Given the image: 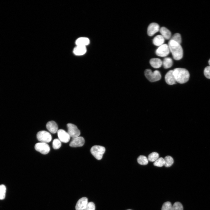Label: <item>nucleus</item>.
<instances>
[{
  "label": "nucleus",
  "instance_id": "obj_9",
  "mask_svg": "<svg viewBox=\"0 0 210 210\" xmlns=\"http://www.w3.org/2000/svg\"><path fill=\"white\" fill-rule=\"evenodd\" d=\"M85 143L84 138L82 137H78L73 138L70 144V146L76 148L83 146Z\"/></svg>",
  "mask_w": 210,
  "mask_h": 210
},
{
  "label": "nucleus",
  "instance_id": "obj_15",
  "mask_svg": "<svg viewBox=\"0 0 210 210\" xmlns=\"http://www.w3.org/2000/svg\"><path fill=\"white\" fill-rule=\"evenodd\" d=\"M87 52L86 46H76L74 48L73 52L76 56H82L85 54Z\"/></svg>",
  "mask_w": 210,
  "mask_h": 210
},
{
  "label": "nucleus",
  "instance_id": "obj_20",
  "mask_svg": "<svg viewBox=\"0 0 210 210\" xmlns=\"http://www.w3.org/2000/svg\"><path fill=\"white\" fill-rule=\"evenodd\" d=\"M162 65L165 69L170 68L173 65V61L170 58H165L162 61Z\"/></svg>",
  "mask_w": 210,
  "mask_h": 210
},
{
  "label": "nucleus",
  "instance_id": "obj_19",
  "mask_svg": "<svg viewBox=\"0 0 210 210\" xmlns=\"http://www.w3.org/2000/svg\"><path fill=\"white\" fill-rule=\"evenodd\" d=\"M90 43L89 39L86 38H80L77 39L76 41V46H86Z\"/></svg>",
  "mask_w": 210,
  "mask_h": 210
},
{
  "label": "nucleus",
  "instance_id": "obj_4",
  "mask_svg": "<svg viewBox=\"0 0 210 210\" xmlns=\"http://www.w3.org/2000/svg\"><path fill=\"white\" fill-rule=\"evenodd\" d=\"M105 151V148L99 145H95L91 149V152L92 155L98 160H101Z\"/></svg>",
  "mask_w": 210,
  "mask_h": 210
},
{
  "label": "nucleus",
  "instance_id": "obj_14",
  "mask_svg": "<svg viewBox=\"0 0 210 210\" xmlns=\"http://www.w3.org/2000/svg\"><path fill=\"white\" fill-rule=\"evenodd\" d=\"M46 127L48 131L53 134L58 132V126L56 123L54 121H51L47 123Z\"/></svg>",
  "mask_w": 210,
  "mask_h": 210
},
{
  "label": "nucleus",
  "instance_id": "obj_29",
  "mask_svg": "<svg viewBox=\"0 0 210 210\" xmlns=\"http://www.w3.org/2000/svg\"><path fill=\"white\" fill-rule=\"evenodd\" d=\"M172 205L169 202L165 203L162 206L161 210H172Z\"/></svg>",
  "mask_w": 210,
  "mask_h": 210
},
{
  "label": "nucleus",
  "instance_id": "obj_7",
  "mask_svg": "<svg viewBox=\"0 0 210 210\" xmlns=\"http://www.w3.org/2000/svg\"><path fill=\"white\" fill-rule=\"evenodd\" d=\"M35 149L37 151L43 154H46L49 153L50 149L47 143L40 142L37 143L35 145Z\"/></svg>",
  "mask_w": 210,
  "mask_h": 210
},
{
  "label": "nucleus",
  "instance_id": "obj_32",
  "mask_svg": "<svg viewBox=\"0 0 210 210\" xmlns=\"http://www.w3.org/2000/svg\"><path fill=\"white\" fill-rule=\"evenodd\" d=\"M208 63H209V66H210V59H209V60L208 61Z\"/></svg>",
  "mask_w": 210,
  "mask_h": 210
},
{
  "label": "nucleus",
  "instance_id": "obj_22",
  "mask_svg": "<svg viewBox=\"0 0 210 210\" xmlns=\"http://www.w3.org/2000/svg\"><path fill=\"white\" fill-rule=\"evenodd\" d=\"M165 166L168 168L171 166L174 163V160L170 156H167L164 158Z\"/></svg>",
  "mask_w": 210,
  "mask_h": 210
},
{
  "label": "nucleus",
  "instance_id": "obj_2",
  "mask_svg": "<svg viewBox=\"0 0 210 210\" xmlns=\"http://www.w3.org/2000/svg\"><path fill=\"white\" fill-rule=\"evenodd\" d=\"M173 73L176 82L180 84L187 83L190 77L189 71L186 69L178 68L173 70Z\"/></svg>",
  "mask_w": 210,
  "mask_h": 210
},
{
  "label": "nucleus",
  "instance_id": "obj_27",
  "mask_svg": "<svg viewBox=\"0 0 210 210\" xmlns=\"http://www.w3.org/2000/svg\"><path fill=\"white\" fill-rule=\"evenodd\" d=\"M52 146L55 150L58 149L61 146V142L58 139H55L53 141Z\"/></svg>",
  "mask_w": 210,
  "mask_h": 210
},
{
  "label": "nucleus",
  "instance_id": "obj_1",
  "mask_svg": "<svg viewBox=\"0 0 210 210\" xmlns=\"http://www.w3.org/2000/svg\"><path fill=\"white\" fill-rule=\"evenodd\" d=\"M168 45L170 52L174 60H178L182 58L183 51L180 44L170 40L169 42Z\"/></svg>",
  "mask_w": 210,
  "mask_h": 210
},
{
  "label": "nucleus",
  "instance_id": "obj_13",
  "mask_svg": "<svg viewBox=\"0 0 210 210\" xmlns=\"http://www.w3.org/2000/svg\"><path fill=\"white\" fill-rule=\"evenodd\" d=\"M88 199L86 197H83L79 199L75 207L76 210H83L88 203Z\"/></svg>",
  "mask_w": 210,
  "mask_h": 210
},
{
  "label": "nucleus",
  "instance_id": "obj_17",
  "mask_svg": "<svg viewBox=\"0 0 210 210\" xmlns=\"http://www.w3.org/2000/svg\"><path fill=\"white\" fill-rule=\"evenodd\" d=\"M150 63L153 68L156 69L160 68L162 65V61L158 58L151 59L150 60Z\"/></svg>",
  "mask_w": 210,
  "mask_h": 210
},
{
  "label": "nucleus",
  "instance_id": "obj_3",
  "mask_svg": "<svg viewBox=\"0 0 210 210\" xmlns=\"http://www.w3.org/2000/svg\"><path fill=\"white\" fill-rule=\"evenodd\" d=\"M144 74L145 77L151 82L158 81L161 78V74L158 70L153 72L150 69H146L145 71Z\"/></svg>",
  "mask_w": 210,
  "mask_h": 210
},
{
  "label": "nucleus",
  "instance_id": "obj_8",
  "mask_svg": "<svg viewBox=\"0 0 210 210\" xmlns=\"http://www.w3.org/2000/svg\"><path fill=\"white\" fill-rule=\"evenodd\" d=\"M67 126L68 128V133L70 137L74 138L79 136L80 132L76 125L69 123L67 124Z\"/></svg>",
  "mask_w": 210,
  "mask_h": 210
},
{
  "label": "nucleus",
  "instance_id": "obj_25",
  "mask_svg": "<svg viewBox=\"0 0 210 210\" xmlns=\"http://www.w3.org/2000/svg\"><path fill=\"white\" fill-rule=\"evenodd\" d=\"M164 160L163 158H158L155 161L154 165V166L158 167H162L164 166Z\"/></svg>",
  "mask_w": 210,
  "mask_h": 210
},
{
  "label": "nucleus",
  "instance_id": "obj_23",
  "mask_svg": "<svg viewBox=\"0 0 210 210\" xmlns=\"http://www.w3.org/2000/svg\"><path fill=\"white\" fill-rule=\"evenodd\" d=\"M159 157L158 154L156 152H153L149 155L148 159L150 162H155Z\"/></svg>",
  "mask_w": 210,
  "mask_h": 210
},
{
  "label": "nucleus",
  "instance_id": "obj_12",
  "mask_svg": "<svg viewBox=\"0 0 210 210\" xmlns=\"http://www.w3.org/2000/svg\"><path fill=\"white\" fill-rule=\"evenodd\" d=\"M165 80L166 83L168 85H172L176 84V82L173 70H170L166 73L165 76Z\"/></svg>",
  "mask_w": 210,
  "mask_h": 210
},
{
  "label": "nucleus",
  "instance_id": "obj_31",
  "mask_svg": "<svg viewBox=\"0 0 210 210\" xmlns=\"http://www.w3.org/2000/svg\"><path fill=\"white\" fill-rule=\"evenodd\" d=\"M205 76L207 78L210 79V66L206 67L204 71Z\"/></svg>",
  "mask_w": 210,
  "mask_h": 210
},
{
  "label": "nucleus",
  "instance_id": "obj_10",
  "mask_svg": "<svg viewBox=\"0 0 210 210\" xmlns=\"http://www.w3.org/2000/svg\"><path fill=\"white\" fill-rule=\"evenodd\" d=\"M59 140L64 143L68 142L70 140V137L68 134L62 129H60L57 132Z\"/></svg>",
  "mask_w": 210,
  "mask_h": 210
},
{
  "label": "nucleus",
  "instance_id": "obj_11",
  "mask_svg": "<svg viewBox=\"0 0 210 210\" xmlns=\"http://www.w3.org/2000/svg\"><path fill=\"white\" fill-rule=\"evenodd\" d=\"M160 30V26L158 24L155 23H151L148 29V34L150 36H152Z\"/></svg>",
  "mask_w": 210,
  "mask_h": 210
},
{
  "label": "nucleus",
  "instance_id": "obj_5",
  "mask_svg": "<svg viewBox=\"0 0 210 210\" xmlns=\"http://www.w3.org/2000/svg\"><path fill=\"white\" fill-rule=\"evenodd\" d=\"M37 137L39 141L41 142L48 143L52 140V136L49 133L45 131H41L37 134Z\"/></svg>",
  "mask_w": 210,
  "mask_h": 210
},
{
  "label": "nucleus",
  "instance_id": "obj_28",
  "mask_svg": "<svg viewBox=\"0 0 210 210\" xmlns=\"http://www.w3.org/2000/svg\"><path fill=\"white\" fill-rule=\"evenodd\" d=\"M172 210H183V207L181 203L176 202L172 205Z\"/></svg>",
  "mask_w": 210,
  "mask_h": 210
},
{
  "label": "nucleus",
  "instance_id": "obj_6",
  "mask_svg": "<svg viewBox=\"0 0 210 210\" xmlns=\"http://www.w3.org/2000/svg\"><path fill=\"white\" fill-rule=\"evenodd\" d=\"M170 52L168 45L166 44L159 46L156 51V55L160 57H165L169 55Z\"/></svg>",
  "mask_w": 210,
  "mask_h": 210
},
{
  "label": "nucleus",
  "instance_id": "obj_33",
  "mask_svg": "<svg viewBox=\"0 0 210 210\" xmlns=\"http://www.w3.org/2000/svg\"><path fill=\"white\" fill-rule=\"evenodd\" d=\"M131 210V209H128V210Z\"/></svg>",
  "mask_w": 210,
  "mask_h": 210
},
{
  "label": "nucleus",
  "instance_id": "obj_21",
  "mask_svg": "<svg viewBox=\"0 0 210 210\" xmlns=\"http://www.w3.org/2000/svg\"><path fill=\"white\" fill-rule=\"evenodd\" d=\"M138 163L142 165H146L148 163V160L146 156L141 155L137 159Z\"/></svg>",
  "mask_w": 210,
  "mask_h": 210
},
{
  "label": "nucleus",
  "instance_id": "obj_16",
  "mask_svg": "<svg viewBox=\"0 0 210 210\" xmlns=\"http://www.w3.org/2000/svg\"><path fill=\"white\" fill-rule=\"evenodd\" d=\"M160 33L165 39L167 40L170 39L171 36V33L170 31L165 27H162L160 29Z\"/></svg>",
  "mask_w": 210,
  "mask_h": 210
},
{
  "label": "nucleus",
  "instance_id": "obj_30",
  "mask_svg": "<svg viewBox=\"0 0 210 210\" xmlns=\"http://www.w3.org/2000/svg\"><path fill=\"white\" fill-rule=\"evenodd\" d=\"M95 207L94 203L92 202L88 203L87 206L83 210H95Z\"/></svg>",
  "mask_w": 210,
  "mask_h": 210
},
{
  "label": "nucleus",
  "instance_id": "obj_18",
  "mask_svg": "<svg viewBox=\"0 0 210 210\" xmlns=\"http://www.w3.org/2000/svg\"><path fill=\"white\" fill-rule=\"evenodd\" d=\"M165 39L161 35H158L154 38L153 42L155 45L160 46L163 44L165 42Z\"/></svg>",
  "mask_w": 210,
  "mask_h": 210
},
{
  "label": "nucleus",
  "instance_id": "obj_24",
  "mask_svg": "<svg viewBox=\"0 0 210 210\" xmlns=\"http://www.w3.org/2000/svg\"><path fill=\"white\" fill-rule=\"evenodd\" d=\"M6 188L4 185H0V200L4 199L5 197Z\"/></svg>",
  "mask_w": 210,
  "mask_h": 210
},
{
  "label": "nucleus",
  "instance_id": "obj_26",
  "mask_svg": "<svg viewBox=\"0 0 210 210\" xmlns=\"http://www.w3.org/2000/svg\"><path fill=\"white\" fill-rule=\"evenodd\" d=\"M170 40L180 44L182 42L181 36L180 34L179 33H176L174 35Z\"/></svg>",
  "mask_w": 210,
  "mask_h": 210
}]
</instances>
